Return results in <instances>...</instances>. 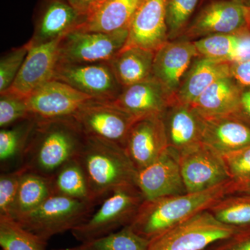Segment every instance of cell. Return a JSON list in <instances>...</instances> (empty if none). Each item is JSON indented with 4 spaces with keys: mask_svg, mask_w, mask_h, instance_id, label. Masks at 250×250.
I'll return each instance as SVG.
<instances>
[{
    "mask_svg": "<svg viewBox=\"0 0 250 250\" xmlns=\"http://www.w3.org/2000/svg\"><path fill=\"white\" fill-rule=\"evenodd\" d=\"M179 156L188 192L203 191L231 179L221 154L203 143Z\"/></svg>",
    "mask_w": 250,
    "mask_h": 250,
    "instance_id": "7c38bea8",
    "label": "cell"
},
{
    "mask_svg": "<svg viewBox=\"0 0 250 250\" xmlns=\"http://www.w3.org/2000/svg\"><path fill=\"white\" fill-rule=\"evenodd\" d=\"M200 0H167L166 22L168 40L173 41L183 35Z\"/></svg>",
    "mask_w": 250,
    "mask_h": 250,
    "instance_id": "d6a6232c",
    "label": "cell"
},
{
    "mask_svg": "<svg viewBox=\"0 0 250 250\" xmlns=\"http://www.w3.org/2000/svg\"><path fill=\"white\" fill-rule=\"evenodd\" d=\"M243 86L231 76L214 82L202 93L192 106L205 118L236 113Z\"/></svg>",
    "mask_w": 250,
    "mask_h": 250,
    "instance_id": "cb8c5ba5",
    "label": "cell"
},
{
    "mask_svg": "<svg viewBox=\"0 0 250 250\" xmlns=\"http://www.w3.org/2000/svg\"><path fill=\"white\" fill-rule=\"evenodd\" d=\"M238 4H241L242 6L248 8L250 9V0H233Z\"/></svg>",
    "mask_w": 250,
    "mask_h": 250,
    "instance_id": "7bdbcfd3",
    "label": "cell"
},
{
    "mask_svg": "<svg viewBox=\"0 0 250 250\" xmlns=\"http://www.w3.org/2000/svg\"><path fill=\"white\" fill-rule=\"evenodd\" d=\"M232 62L199 56L191 65L175 95L181 103L192 104L207 88L220 79L231 76Z\"/></svg>",
    "mask_w": 250,
    "mask_h": 250,
    "instance_id": "7402d4cb",
    "label": "cell"
},
{
    "mask_svg": "<svg viewBox=\"0 0 250 250\" xmlns=\"http://www.w3.org/2000/svg\"><path fill=\"white\" fill-rule=\"evenodd\" d=\"M85 139L72 118L36 120L22 166L50 178L69 161L77 159Z\"/></svg>",
    "mask_w": 250,
    "mask_h": 250,
    "instance_id": "7a4b0ae2",
    "label": "cell"
},
{
    "mask_svg": "<svg viewBox=\"0 0 250 250\" xmlns=\"http://www.w3.org/2000/svg\"><path fill=\"white\" fill-rule=\"evenodd\" d=\"M199 56L193 41L183 37L167 41L154 54L152 76L175 98L186 73Z\"/></svg>",
    "mask_w": 250,
    "mask_h": 250,
    "instance_id": "2e32d148",
    "label": "cell"
},
{
    "mask_svg": "<svg viewBox=\"0 0 250 250\" xmlns=\"http://www.w3.org/2000/svg\"><path fill=\"white\" fill-rule=\"evenodd\" d=\"M149 242L127 225L106 236L81 244L87 250H147Z\"/></svg>",
    "mask_w": 250,
    "mask_h": 250,
    "instance_id": "1f68e13d",
    "label": "cell"
},
{
    "mask_svg": "<svg viewBox=\"0 0 250 250\" xmlns=\"http://www.w3.org/2000/svg\"><path fill=\"white\" fill-rule=\"evenodd\" d=\"M85 136L116 143L125 148L133 125L140 118L111 103L93 100L72 117Z\"/></svg>",
    "mask_w": 250,
    "mask_h": 250,
    "instance_id": "ba28073f",
    "label": "cell"
},
{
    "mask_svg": "<svg viewBox=\"0 0 250 250\" xmlns=\"http://www.w3.org/2000/svg\"><path fill=\"white\" fill-rule=\"evenodd\" d=\"M0 127H9L18 122L32 118L25 99L6 93H0Z\"/></svg>",
    "mask_w": 250,
    "mask_h": 250,
    "instance_id": "d590c367",
    "label": "cell"
},
{
    "mask_svg": "<svg viewBox=\"0 0 250 250\" xmlns=\"http://www.w3.org/2000/svg\"><path fill=\"white\" fill-rule=\"evenodd\" d=\"M53 80L63 82L103 103L114 101L123 89L109 62L58 63Z\"/></svg>",
    "mask_w": 250,
    "mask_h": 250,
    "instance_id": "9c48e42d",
    "label": "cell"
},
{
    "mask_svg": "<svg viewBox=\"0 0 250 250\" xmlns=\"http://www.w3.org/2000/svg\"><path fill=\"white\" fill-rule=\"evenodd\" d=\"M143 0H103L85 16L77 30L116 32L129 29Z\"/></svg>",
    "mask_w": 250,
    "mask_h": 250,
    "instance_id": "603a6c76",
    "label": "cell"
},
{
    "mask_svg": "<svg viewBox=\"0 0 250 250\" xmlns=\"http://www.w3.org/2000/svg\"><path fill=\"white\" fill-rule=\"evenodd\" d=\"M220 223L238 229H250V195L231 194L208 210Z\"/></svg>",
    "mask_w": 250,
    "mask_h": 250,
    "instance_id": "f546056e",
    "label": "cell"
},
{
    "mask_svg": "<svg viewBox=\"0 0 250 250\" xmlns=\"http://www.w3.org/2000/svg\"><path fill=\"white\" fill-rule=\"evenodd\" d=\"M250 9L233 0H215L206 5L181 37L192 41L218 34L249 29Z\"/></svg>",
    "mask_w": 250,
    "mask_h": 250,
    "instance_id": "30bf717a",
    "label": "cell"
},
{
    "mask_svg": "<svg viewBox=\"0 0 250 250\" xmlns=\"http://www.w3.org/2000/svg\"><path fill=\"white\" fill-rule=\"evenodd\" d=\"M233 194L250 195V178L244 180L234 181Z\"/></svg>",
    "mask_w": 250,
    "mask_h": 250,
    "instance_id": "b9f144b4",
    "label": "cell"
},
{
    "mask_svg": "<svg viewBox=\"0 0 250 250\" xmlns=\"http://www.w3.org/2000/svg\"><path fill=\"white\" fill-rule=\"evenodd\" d=\"M95 99L57 80H51L25 99L31 117L36 120L72 118Z\"/></svg>",
    "mask_w": 250,
    "mask_h": 250,
    "instance_id": "8fae6325",
    "label": "cell"
},
{
    "mask_svg": "<svg viewBox=\"0 0 250 250\" xmlns=\"http://www.w3.org/2000/svg\"><path fill=\"white\" fill-rule=\"evenodd\" d=\"M175 98L154 77L125 87L112 104L138 117H162Z\"/></svg>",
    "mask_w": 250,
    "mask_h": 250,
    "instance_id": "d6986e66",
    "label": "cell"
},
{
    "mask_svg": "<svg viewBox=\"0 0 250 250\" xmlns=\"http://www.w3.org/2000/svg\"><path fill=\"white\" fill-rule=\"evenodd\" d=\"M162 119L168 148L179 156L202 143L205 119L191 104L175 100Z\"/></svg>",
    "mask_w": 250,
    "mask_h": 250,
    "instance_id": "ac0fdd59",
    "label": "cell"
},
{
    "mask_svg": "<svg viewBox=\"0 0 250 250\" xmlns=\"http://www.w3.org/2000/svg\"><path fill=\"white\" fill-rule=\"evenodd\" d=\"M230 178L234 181L250 178V146L223 154Z\"/></svg>",
    "mask_w": 250,
    "mask_h": 250,
    "instance_id": "8d00e7d4",
    "label": "cell"
},
{
    "mask_svg": "<svg viewBox=\"0 0 250 250\" xmlns=\"http://www.w3.org/2000/svg\"><path fill=\"white\" fill-rule=\"evenodd\" d=\"M155 52L137 47L123 48L110 61L117 80L123 88L152 76Z\"/></svg>",
    "mask_w": 250,
    "mask_h": 250,
    "instance_id": "484cf974",
    "label": "cell"
},
{
    "mask_svg": "<svg viewBox=\"0 0 250 250\" xmlns=\"http://www.w3.org/2000/svg\"><path fill=\"white\" fill-rule=\"evenodd\" d=\"M167 0H143L128 29L123 48L137 47L156 52L168 40Z\"/></svg>",
    "mask_w": 250,
    "mask_h": 250,
    "instance_id": "9a60e30c",
    "label": "cell"
},
{
    "mask_svg": "<svg viewBox=\"0 0 250 250\" xmlns=\"http://www.w3.org/2000/svg\"><path fill=\"white\" fill-rule=\"evenodd\" d=\"M249 30L250 31V23H249Z\"/></svg>",
    "mask_w": 250,
    "mask_h": 250,
    "instance_id": "f6af8a7d",
    "label": "cell"
},
{
    "mask_svg": "<svg viewBox=\"0 0 250 250\" xmlns=\"http://www.w3.org/2000/svg\"><path fill=\"white\" fill-rule=\"evenodd\" d=\"M82 16L85 17L88 13L101 2L103 0H66Z\"/></svg>",
    "mask_w": 250,
    "mask_h": 250,
    "instance_id": "60d3db41",
    "label": "cell"
},
{
    "mask_svg": "<svg viewBox=\"0 0 250 250\" xmlns=\"http://www.w3.org/2000/svg\"><path fill=\"white\" fill-rule=\"evenodd\" d=\"M242 230L220 223L205 210L153 238L147 250H205Z\"/></svg>",
    "mask_w": 250,
    "mask_h": 250,
    "instance_id": "8992f818",
    "label": "cell"
},
{
    "mask_svg": "<svg viewBox=\"0 0 250 250\" xmlns=\"http://www.w3.org/2000/svg\"><path fill=\"white\" fill-rule=\"evenodd\" d=\"M95 204L52 195L27 214L15 220L29 232L47 243L52 237L72 231L93 214Z\"/></svg>",
    "mask_w": 250,
    "mask_h": 250,
    "instance_id": "277c9868",
    "label": "cell"
},
{
    "mask_svg": "<svg viewBox=\"0 0 250 250\" xmlns=\"http://www.w3.org/2000/svg\"><path fill=\"white\" fill-rule=\"evenodd\" d=\"M77 160L84 171L92 202L96 205L118 189L136 186L137 170L119 145L85 136Z\"/></svg>",
    "mask_w": 250,
    "mask_h": 250,
    "instance_id": "3957f363",
    "label": "cell"
},
{
    "mask_svg": "<svg viewBox=\"0 0 250 250\" xmlns=\"http://www.w3.org/2000/svg\"><path fill=\"white\" fill-rule=\"evenodd\" d=\"M50 181L52 195L93 203L84 171L77 158L61 167Z\"/></svg>",
    "mask_w": 250,
    "mask_h": 250,
    "instance_id": "f1b7e54d",
    "label": "cell"
},
{
    "mask_svg": "<svg viewBox=\"0 0 250 250\" xmlns=\"http://www.w3.org/2000/svg\"><path fill=\"white\" fill-rule=\"evenodd\" d=\"M62 39L31 47L14 83L3 93L26 99L42 85L53 80L59 63V45Z\"/></svg>",
    "mask_w": 250,
    "mask_h": 250,
    "instance_id": "5bb4252c",
    "label": "cell"
},
{
    "mask_svg": "<svg viewBox=\"0 0 250 250\" xmlns=\"http://www.w3.org/2000/svg\"><path fill=\"white\" fill-rule=\"evenodd\" d=\"M168 148L162 117L140 118L130 130L125 149L136 170L156 161Z\"/></svg>",
    "mask_w": 250,
    "mask_h": 250,
    "instance_id": "e0dca14e",
    "label": "cell"
},
{
    "mask_svg": "<svg viewBox=\"0 0 250 250\" xmlns=\"http://www.w3.org/2000/svg\"><path fill=\"white\" fill-rule=\"evenodd\" d=\"M233 184L231 179L203 191L145 200L129 226L151 241L233 194Z\"/></svg>",
    "mask_w": 250,
    "mask_h": 250,
    "instance_id": "6da1fadb",
    "label": "cell"
},
{
    "mask_svg": "<svg viewBox=\"0 0 250 250\" xmlns=\"http://www.w3.org/2000/svg\"><path fill=\"white\" fill-rule=\"evenodd\" d=\"M205 119L202 143L221 155L250 146V123L236 113Z\"/></svg>",
    "mask_w": 250,
    "mask_h": 250,
    "instance_id": "44dd1931",
    "label": "cell"
},
{
    "mask_svg": "<svg viewBox=\"0 0 250 250\" xmlns=\"http://www.w3.org/2000/svg\"><path fill=\"white\" fill-rule=\"evenodd\" d=\"M26 168L23 166L15 170L3 171L0 174V215L11 218L20 182Z\"/></svg>",
    "mask_w": 250,
    "mask_h": 250,
    "instance_id": "e575fe53",
    "label": "cell"
},
{
    "mask_svg": "<svg viewBox=\"0 0 250 250\" xmlns=\"http://www.w3.org/2000/svg\"><path fill=\"white\" fill-rule=\"evenodd\" d=\"M144 200L136 186L118 189L102 202L96 212L74 229L72 234L84 243L115 232L131 223Z\"/></svg>",
    "mask_w": 250,
    "mask_h": 250,
    "instance_id": "5b68a950",
    "label": "cell"
},
{
    "mask_svg": "<svg viewBox=\"0 0 250 250\" xmlns=\"http://www.w3.org/2000/svg\"><path fill=\"white\" fill-rule=\"evenodd\" d=\"M47 244L14 219L0 215V246L2 250H46Z\"/></svg>",
    "mask_w": 250,
    "mask_h": 250,
    "instance_id": "4dcf8cb0",
    "label": "cell"
},
{
    "mask_svg": "<svg viewBox=\"0 0 250 250\" xmlns=\"http://www.w3.org/2000/svg\"><path fill=\"white\" fill-rule=\"evenodd\" d=\"M36 120L29 118L0 131V164L1 172L22 166L23 156Z\"/></svg>",
    "mask_w": 250,
    "mask_h": 250,
    "instance_id": "4316f807",
    "label": "cell"
},
{
    "mask_svg": "<svg viewBox=\"0 0 250 250\" xmlns=\"http://www.w3.org/2000/svg\"><path fill=\"white\" fill-rule=\"evenodd\" d=\"M84 18L66 0H46L27 44L31 48L61 39L76 29Z\"/></svg>",
    "mask_w": 250,
    "mask_h": 250,
    "instance_id": "ffe728a7",
    "label": "cell"
},
{
    "mask_svg": "<svg viewBox=\"0 0 250 250\" xmlns=\"http://www.w3.org/2000/svg\"><path fill=\"white\" fill-rule=\"evenodd\" d=\"M136 185L145 200L187 193L179 154L167 148L156 161L137 171Z\"/></svg>",
    "mask_w": 250,
    "mask_h": 250,
    "instance_id": "4fadbf2b",
    "label": "cell"
},
{
    "mask_svg": "<svg viewBox=\"0 0 250 250\" xmlns=\"http://www.w3.org/2000/svg\"><path fill=\"white\" fill-rule=\"evenodd\" d=\"M200 56L237 62L250 59L249 29L235 34H218L194 41Z\"/></svg>",
    "mask_w": 250,
    "mask_h": 250,
    "instance_id": "d4e9b609",
    "label": "cell"
},
{
    "mask_svg": "<svg viewBox=\"0 0 250 250\" xmlns=\"http://www.w3.org/2000/svg\"><path fill=\"white\" fill-rule=\"evenodd\" d=\"M128 29L106 33L72 31L59 45V63L108 62L124 47Z\"/></svg>",
    "mask_w": 250,
    "mask_h": 250,
    "instance_id": "52a82bcc",
    "label": "cell"
},
{
    "mask_svg": "<svg viewBox=\"0 0 250 250\" xmlns=\"http://www.w3.org/2000/svg\"><path fill=\"white\" fill-rule=\"evenodd\" d=\"M29 45L15 47L1 56L0 59V93L10 88L17 77L29 52Z\"/></svg>",
    "mask_w": 250,
    "mask_h": 250,
    "instance_id": "836d02e7",
    "label": "cell"
},
{
    "mask_svg": "<svg viewBox=\"0 0 250 250\" xmlns=\"http://www.w3.org/2000/svg\"><path fill=\"white\" fill-rule=\"evenodd\" d=\"M52 195L49 177L26 168L20 182L11 218H21L40 207Z\"/></svg>",
    "mask_w": 250,
    "mask_h": 250,
    "instance_id": "83f0119b",
    "label": "cell"
},
{
    "mask_svg": "<svg viewBox=\"0 0 250 250\" xmlns=\"http://www.w3.org/2000/svg\"><path fill=\"white\" fill-rule=\"evenodd\" d=\"M231 75L242 86H250V59L233 62Z\"/></svg>",
    "mask_w": 250,
    "mask_h": 250,
    "instance_id": "f35d334b",
    "label": "cell"
},
{
    "mask_svg": "<svg viewBox=\"0 0 250 250\" xmlns=\"http://www.w3.org/2000/svg\"><path fill=\"white\" fill-rule=\"evenodd\" d=\"M205 250H250V229L242 230L213 243Z\"/></svg>",
    "mask_w": 250,
    "mask_h": 250,
    "instance_id": "74e56055",
    "label": "cell"
},
{
    "mask_svg": "<svg viewBox=\"0 0 250 250\" xmlns=\"http://www.w3.org/2000/svg\"><path fill=\"white\" fill-rule=\"evenodd\" d=\"M52 250H87L82 244L80 246L75 247V248H58V249H54Z\"/></svg>",
    "mask_w": 250,
    "mask_h": 250,
    "instance_id": "ee69618b",
    "label": "cell"
},
{
    "mask_svg": "<svg viewBox=\"0 0 250 250\" xmlns=\"http://www.w3.org/2000/svg\"><path fill=\"white\" fill-rule=\"evenodd\" d=\"M236 114L250 123V86L242 88L239 106Z\"/></svg>",
    "mask_w": 250,
    "mask_h": 250,
    "instance_id": "ab89813d",
    "label": "cell"
}]
</instances>
